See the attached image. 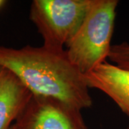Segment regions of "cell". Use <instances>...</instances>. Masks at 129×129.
Instances as JSON below:
<instances>
[{"label":"cell","mask_w":129,"mask_h":129,"mask_svg":"<svg viewBox=\"0 0 129 129\" xmlns=\"http://www.w3.org/2000/svg\"><path fill=\"white\" fill-rule=\"evenodd\" d=\"M0 66L12 71L35 95L52 97L80 110L92 106L85 75L65 50L0 47Z\"/></svg>","instance_id":"obj_1"},{"label":"cell","mask_w":129,"mask_h":129,"mask_svg":"<svg viewBox=\"0 0 129 129\" xmlns=\"http://www.w3.org/2000/svg\"><path fill=\"white\" fill-rule=\"evenodd\" d=\"M118 4L117 0H94L78 32L65 46L70 60L84 75L108 57Z\"/></svg>","instance_id":"obj_2"},{"label":"cell","mask_w":129,"mask_h":129,"mask_svg":"<svg viewBox=\"0 0 129 129\" xmlns=\"http://www.w3.org/2000/svg\"><path fill=\"white\" fill-rule=\"evenodd\" d=\"M94 0H35L29 18L43 39V46L62 50L78 32Z\"/></svg>","instance_id":"obj_3"},{"label":"cell","mask_w":129,"mask_h":129,"mask_svg":"<svg viewBox=\"0 0 129 129\" xmlns=\"http://www.w3.org/2000/svg\"><path fill=\"white\" fill-rule=\"evenodd\" d=\"M14 129H88L81 110L52 97L35 95L13 124Z\"/></svg>","instance_id":"obj_4"},{"label":"cell","mask_w":129,"mask_h":129,"mask_svg":"<svg viewBox=\"0 0 129 129\" xmlns=\"http://www.w3.org/2000/svg\"><path fill=\"white\" fill-rule=\"evenodd\" d=\"M88 88L104 92L129 117V71L104 62L85 75Z\"/></svg>","instance_id":"obj_5"},{"label":"cell","mask_w":129,"mask_h":129,"mask_svg":"<svg viewBox=\"0 0 129 129\" xmlns=\"http://www.w3.org/2000/svg\"><path fill=\"white\" fill-rule=\"evenodd\" d=\"M33 96L10 70L0 66V129H9Z\"/></svg>","instance_id":"obj_6"},{"label":"cell","mask_w":129,"mask_h":129,"mask_svg":"<svg viewBox=\"0 0 129 129\" xmlns=\"http://www.w3.org/2000/svg\"><path fill=\"white\" fill-rule=\"evenodd\" d=\"M108 58L118 68L129 71V45L123 42L112 45Z\"/></svg>","instance_id":"obj_7"},{"label":"cell","mask_w":129,"mask_h":129,"mask_svg":"<svg viewBox=\"0 0 129 129\" xmlns=\"http://www.w3.org/2000/svg\"><path fill=\"white\" fill-rule=\"evenodd\" d=\"M5 1H2V0H0V7H2V5H4V4H5Z\"/></svg>","instance_id":"obj_8"},{"label":"cell","mask_w":129,"mask_h":129,"mask_svg":"<svg viewBox=\"0 0 129 129\" xmlns=\"http://www.w3.org/2000/svg\"><path fill=\"white\" fill-rule=\"evenodd\" d=\"M9 129H14V128H13V125H12V126L9 128Z\"/></svg>","instance_id":"obj_9"},{"label":"cell","mask_w":129,"mask_h":129,"mask_svg":"<svg viewBox=\"0 0 129 129\" xmlns=\"http://www.w3.org/2000/svg\"><path fill=\"white\" fill-rule=\"evenodd\" d=\"M127 129H129V128H127Z\"/></svg>","instance_id":"obj_10"}]
</instances>
